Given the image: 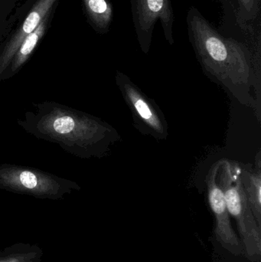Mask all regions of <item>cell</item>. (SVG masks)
Returning a JSON list of instances; mask_svg holds the SVG:
<instances>
[{
	"label": "cell",
	"instance_id": "6da1fadb",
	"mask_svg": "<svg viewBox=\"0 0 261 262\" xmlns=\"http://www.w3.org/2000/svg\"><path fill=\"white\" fill-rule=\"evenodd\" d=\"M188 38L202 69L260 121L261 46L221 34L194 6L186 17Z\"/></svg>",
	"mask_w": 261,
	"mask_h": 262
},
{
	"label": "cell",
	"instance_id": "7a4b0ae2",
	"mask_svg": "<svg viewBox=\"0 0 261 262\" xmlns=\"http://www.w3.org/2000/svg\"><path fill=\"white\" fill-rule=\"evenodd\" d=\"M17 123L35 138L81 159L102 158L121 140L117 130L103 120L52 101L34 103Z\"/></svg>",
	"mask_w": 261,
	"mask_h": 262
},
{
	"label": "cell",
	"instance_id": "3957f363",
	"mask_svg": "<svg viewBox=\"0 0 261 262\" xmlns=\"http://www.w3.org/2000/svg\"><path fill=\"white\" fill-rule=\"evenodd\" d=\"M217 165L219 183L228 212L237 222L244 256L251 261L260 262L261 229L247 200L239 176V163L223 160Z\"/></svg>",
	"mask_w": 261,
	"mask_h": 262
},
{
	"label": "cell",
	"instance_id": "277c9868",
	"mask_svg": "<svg viewBox=\"0 0 261 262\" xmlns=\"http://www.w3.org/2000/svg\"><path fill=\"white\" fill-rule=\"evenodd\" d=\"M0 189L41 200H59L81 189L76 182L37 168L0 164Z\"/></svg>",
	"mask_w": 261,
	"mask_h": 262
},
{
	"label": "cell",
	"instance_id": "5b68a950",
	"mask_svg": "<svg viewBox=\"0 0 261 262\" xmlns=\"http://www.w3.org/2000/svg\"><path fill=\"white\" fill-rule=\"evenodd\" d=\"M116 82L131 112L136 129L156 140H165L169 136L168 124L156 103L141 92L124 74L116 73Z\"/></svg>",
	"mask_w": 261,
	"mask_h": 262
},
{
	"label": "cell",
	"instance_id": "8992f818",
	"mask_svg": "<svg viewBox=\"0 0 261 262\" xmlns=\"http://www.w3.org/2000/svg\"><path fill=\"white\" fill-rule=\"evenodd\" d=\"M130 5L136 38L144 53L150 51L157 21H160L165 40L174 44L175 16L171 0H130Z\"/></svg>",
	"mask_w": 261,
	"mask_h": 262
},
{
	"label": "cell",
	"instance_id": "52a82bcc",
	"mask_svg": "<svg viewBox=\"0 0 261 262\" xmlns=\"http://www.w3.org/2000/svg\"><path fill=\"white\" fill-rule=\"evenodd\" d=\"M208 203L216 220L215 235L221 246L234 256H242L243 246L231 226L225 195L219 183L217 163L211 168L206 178Z\"/></svg>",
	"mask_w": 261,
	"mask_h": 262
},
{
	"label": "cell",
	"instance_id": "ba28073f",
	"mask_svg": "<svg viewBox=\"0 0 261 262\" xmlns=\"http://www.w3.org/2000/svg\"><path fill=\"white\" fill-rule=\"evenodd\" d=\"M57 1L58 0H37L16 32L5 43L0 50V81L21 41L38 27L49 12L53 10Z\"/></svg>",
	"mask_w": 261,
	"mask_h": 262
},
{
	"label": "cell",
	"instance_id": "9c48e42d",
	"mask_svg": "<svg viewBox=\"0 0 261 262\" xmlns=\"http://www.w3.org/2000/svg\"><path fill=\"white\" fill-rule=\"evenodd\" d=\"M52 17V11L49 12L45 15L42 21L38 25V27L29 34L28 36L23 39L20 44L19 47L17 49L14 55L9 67L3 74L0 83L4 82L10 78H13L15 75L19 72L21 68L25 66L32 56L35 49L38 46V43L44 36L47 31L49 21Z\"/></svg>",
	"mask_w": 261,
	"mask_h": 262
},
{
	"label": "cell",
	"instance_id": "30bf717a",
	"mask_svg": "<svg viewBox=\"0 0 261 262\" xmlns=\"http://www.w3.org/2000/svg\"><path fill=\"white\" fill-rule=\"evenodd\" d=\"M257 152L256 166L239 165V176L250 207L261 228V160Z\"/></svg>",
	"mask_w": 261,
	"mask_h": 262
},
{
	"label": "cell",
	"instance_id": "8fae6325",
	"mask_svg": "<svg viewBox=\"0 0 261 262\" xmlns=\"http://www.w3.org/2000/svg\"><path fill=\"white\" fill-rule=\"evenodd\" d=\"M238 26L249 38L260 32L261 0H231Z\"/></svg>",
	"mask_w": 261,
	"mask_h": 262
},
{
	"label": "cell",
	"instance_id": "7c38bea8",
	"mask_svg": "<svg viewBox=\"0 0 261 262\" xmlns=\"http://www.w3.org/2000/svg\"><path fill=\"white\" fill-rule=\"evenodd\" d=\"M84 12L91 27L99 34L110 31L114 9L110 0H82Z\"/></svg>",
	"mask_w": 261,
	"mask_h": 262
},
{
	"label": "cell",
	"instance_id": "4fadbf2b",
	"mask_svg": "<svg viewBox=\"0 0 261 262\" xmlns=\"http://www.w3.org/2000/svg\"><path fill=\"white\" fill-rule=\"evenodd\" d=\"M40 248L36 245L17 243L0 251V262H21Z\"/></svg>",
	"mask_w": 261,
	"mask_h": 262
},
{
	"label": "cell",
	"instance_id": "5bb4252c",
	"mask_svg": "<svg viewBox=\"0 0 261 262\" xmlns=\"http://www.w3.org/2000/svg\"><path fill=\"white\" fill-rule=\"evenodd\" d=\"M43 256V251L41 249H38V251L32 254V255L29 258L25 259L24 261L21 262H41V258Z\"/></svg>",
	"mask_w": 261,
	"mask_h": 262
},
{
	"label": "cell",
	"instance_id": "9a60e30c",
	"mask_svg": "<svg viewBox=\"0 0 261 262\" xmlns=\"http://www.w3.org/2000/svg\"><path fill=\"white\" fill-rule=\"evenodd\" d=\"M225 7V11L229 10L234 13V8H233L232 1L231 0H219Z\"/></svg>",
	"mask_w": 261,
	"mask_h": 262
}]
</instances>
